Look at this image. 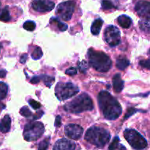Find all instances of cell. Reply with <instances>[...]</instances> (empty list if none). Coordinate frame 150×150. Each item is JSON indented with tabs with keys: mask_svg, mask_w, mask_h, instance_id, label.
I'll return each mask as SVG.
<instances>
[{
	"mask_svg": "<svg viewBox=\"0 0 150 150\" xmlns=\"http://www.w3.org/2000/svg\"><path fill=\"white\" fill-rule=\"evenodd\" d=\"M98 103L104 117L107 120H114L122 114L120 103L106 91H102L99 93Z\"/></svg>",
	"mask_w": 150,
	"mask_h": 150,
	"instance_id": "cell-1",
	"label": "cell"
},
{
	"mask_svg": "<svg viewBox=\"0 0 150 150\" xmlns=\"http://www.w3.org/2000/svg\"><path fill=\"white\" fill-rule=\"evenodd\" d=\"M88 57L89 64L97 71L102 73L108 72L112 66L111 59L103 51H98L93 48H89Z\"/></svg>",
	"mask_w": 150,
	"mask_h": 150,
	"instance_id": "cell-2",
	"label": "cell"
},
{
	"mask_svg": "<svg viewBox=\"0 0 150 150\" xmlns=\"http://www.w3.org/2000/svg\"><path fill=\"white\" fill-rule=\"evenodd\" d=\"M109 132L102 127L94 126L90 127L85 134V140L98 148H103L109 142Z\"/></svg>",
	"mask_w": 150,
	"mask_h": 150,
	"instance_id": "cell-3",
	"label": "cell"
},
{
	"mask_svg": "<svg viewBox=\"0 0 150 150\" xmlns=\"http://www.w3.org/2000/svg\"><path fill=\"white\" fill-rule=\"evenodd\" d=\"M94 108L93 102L90 97L86 93L76 97L75 99L67 103L64 108L66 111L73 114H79L86 111H92Z\"/></svg>",
	"mask_w": 150,
	"mask_h": 150,
	"instance_id": "cell-4",
	"label": "cell"
},
{
	"mask_svg": "<svg viewBox=\"0 0 150 150\" xmlns=\"http://www.w3.org/2000/svg\"><path fill=\"white\" fill-rule=\"evenodd\" d=\"M124 137L134 149L143 150L147 146L146 139L139 132L133 129H127L125 130Z\"/></svg>",
	"mask_w": 150,
	"mask_h": 150,
	"instance_id": "cell-5",
	"label": "cell"
},
{
	"mask_svg": "<svg viewBox=\"0 0 150 150\" xmlns=\"http://www.w3.org/2000/svg\"><path fill=\"white\" fill-rule=\"evenodd\" d=\"M44 131L45 128L42 123L39 122L28 123L23 130V138L27 142L37 141L42 136Z\"/></svg>",
	"mask_w": 150,
	"mask_h": 150,
	"instance_id": "cell-6",
	"label": "cell"
},
{
	"mask_svg": "<svg viewBox=\"0 0 150 150\" xmlns=\"http://www.w3.org/2000/svg\"><path fill=\"white\" fill-rule=\"evenodd\" d=\"M79 92V88L70 82H59L57 83L55 89L56 96L60 100L72 98Z\"/></svg>",
	"mask_w": 150,
	"mask_h": 150,
	"instance_id": "cell-7",
	"label": "cell"
},
{
	"mask_svg": "<svg viewBox=\"0 0 150 150\" xmlns=\"http://www.w3.org/2000/svg\"><path fill=\"white\" fill-rule=\"evenodd\" d=\"M76 9V2L74 0L62 2L57 6L56 14L62 20L68 21L73 17Z\"/></svg>",
	"mask_w": 150,
	"mask_h": 150,
	"instance_id": "cell-8",
	"label": "cell"
},
{
	"mask_svg": "<svg viewBox=\"0 0 150 150\" xmlns=\"http://www.w3.org/2000/svg\"><path fill=\"white\" fill-rule=\"evenodd\" d=\"M120 32L115 26H107L104 32V39L105 42L111 47L117 46L120 42Z\"/></svg>",
	"mask_w": 150,
	"mask_h": 150,
	"instance_id": "cell-9",
	"label": "cell"
},
{
	"mask_svg": "<svg viewBox=\"0 0 150 150\" xmlns=\"http://www.w3.org/2000/svg\"><path fill=\"white\" fill-rule=\"evenodd\" d=\"M31 7L37 13H48L55 7V2L53 0H32Z\"/></svg>",
	"mask_w": 150,
	"mask_h": 150,
	"instance_id": "cell-10",
	"label": "cell"
},
{
	"mask_svg": "<svg viewBox=\"0 0 150 150\" xmlns=\"http://www.w3.org/2000/svg\"><path fill=\"white\" fill-rule=\"evenodd\" d=\"M135 11L140 17L150 20V1L148 0H138L135 4Z\"/></svg>",
	"mask_w": 150,
	"mask_h": 150,
	"instance_id": "cell-11",
	"label": "cell"
},
{
	"mask_svg": "<svg viewBox=\"0 0 150 150\" xmlns=\"http://www.w3.org/2000/svg\"><path fill=\"white\" fill-rule=\"evenodd\" d=\"M83 129L79 125H67L64 128V133L66 136L73 140H79L83 134Z\"/></svg>",
	"mask_w": 150,
	"mask_h": 150,
	"instance_id": "cell-12",
	"label": "cell"
},
{
	"mask_svg": "<svg viewBox=\"0 0 150 150\" xmlns=\"http://www.w3.org/2000/svg\"><path fill=\"white\" fill-rule=\"evenodd\" d=\"M76 147V145L74 142L63 139L56 142L53 150H75Z\"/></svg>",
	"mask_w": 150,
	"mask_h": 150,
	"instance_id": "cell-13",
	"label": "cell"
},
{
	"mask_svg": "<svg viewBox=\"0 0 150 150\" xmlns=\"http://www.w3.org/2000/svg\"><path fill=\"white\" fill-rule=\"evenodd\" d=\"M11 127V119L10 116L5 115L0 120V132L2 133H7L10 130Z\"/></svg>",
	"mask_w": 150,
	"mask_h": 150,
	"instance_id": "cell-14",
	"label": "cell"
},
{
	"mask_svg": "<svg viewBox=\"0 0 150 150\" xmlns=\"http://www.w3.org/2000/svg\"><path fill=\"white\" fill-rule=\"evenodd\" d=\"M113 86L114 92L120 93L124 87V81L122 80L120 74H116L113 78Z\"/></svg>",
	"mask_w": 150,
	"mask_h": 150,
	"instance_id": "cell-15",
	"label": "cell"
},
{
	"mask_svg": "<svg viewBox=\"0 0 150 150\" xmlns=\"http://www.w3.org/2000/svg\"><path fill=\"white\" fill-rule=\"evenodd\" d=\"M117 22L120 26L125 29H128L132 25V19L126 15L119 16L117 18Z\"/></svg>",
	"mask_w": 150,
	"mask_h": 150,
	"instance_id": "cell-16",
	"label": "cell"
},
{
	"mask_svg": "<svg viewBox=\"0 0 150 150\" xmlns=\"http://www.w3.org/2000/svg\"><path fill=\"white\" fill-rule=\"evenodd\" d=\"M103 24V21L101 18H97L92 23V26H91V32L92 35H98L100 32L101 28H102Z\"/></svg>",
	"mask_w": 150,
	"mask_h": 150,
	"instance_id": "cell-17",
	"label": "cell"
},
{
	"mask_svg": "<svg viewBox=\"0 0 150 150\" xmlns=\"http://www.w3.org/2000/svg\"><path fill=\"white\" fill-rule=\"evenodd\" d=\"M129 64H130V61H129L125 57L120 56V57H119L118 58H117L116 66H117V68L120 69V70H125V69L128 67Z\"/></svg>",
	"mask_w": 150,
	"mask_h": 150,
	"instance_id": "cell-18",
	"label": "cell"
},
{
	"mask_svg": "<svg viewBox=\"0 0 150 150\" xmlns=\"http://www.w3.org/2000/svg\"><path fill=\"white\" fill-rule=\"evenodd\" d=\"M10 20H11V16H10V9L7 6H6L0 11V21L4 22H9L10 21Z\"/></svg>",
	"mask_w": 150,
	"mask_h": 150,
	"instance_id": "cell-19",
	"label": "cell"
},
{
	"mask_svg": "<svg viewBox=\"0 0 150 150\" xmlns=\"http://www.w3.org/2000/svg\"><path fill=\"white\" fill-rule=\"evenodd\" d=\"M50 23L57 25L58 29L61 32H64V31H66L67 29V25L60 21L59 19L57 18H51L50 19Z\"/></svg>",
	"mask_w": 150,
	"mask_h": 150,
	"instance_id": "cell-20",
	"label": "cell"
},
{
	"mask_svg": "<svg viewBox=\"0 0 150 150\" xmlns=\"http://www.w3.org/2000/svg\"><path fill=\"white\" fill-rule=\"evenodd\" d=\"M119 148H120L121 150H126V148L124 146L120 144V138L118 136H115L114 140L112 141V142L110 144L108 149H109V150H116L119 149Z\"/></svg>",
	"mask_w": 150,
	"mask_h": 150,
	"instance_id": "cell-21",
	"label": "cell"
},
{
	"mask_svg": "<svg viewBox=\"0 0 150 150\" xmlns=\"http://www.w3.org/2000/svg\"><path fill=\"white\" fill-rule=\"evenodd\" d=\"M139 27L141 30L146 33L150 34V20L148 19H144L139 21Z\"/></svg>",
	"mask_w": 150,
	"mask_h": 150,
	"instance_id": "cell-22",
	"label": "cell"
},
{
	"mask_svg": "<svg viewBox=\"0 0 150 150\" xmlns=\"http://www.w3.org/2000/svg\"><path fill=\"white\" fill-rule=\"evenodd\" d=\"M8 92V86L4 82H0V100L5 99Z\"/></svg>",
	"mask_w": 150,
	"mask_h": 150,
	"instance_id": "cell-23",
	"label": "cell"
},
{
	"mask_svg": "<svg viewBox=\"0 0 150 150\" xmlns=\"http://www.w3.org/2000/svg\"><path fill=\"white\" fill-rule=\"evenodd\" d=\"M101 5H102L103 10H112V9L117 8L111 0H102L101 1Z\"/></svg>",
	"mask_w": 150,
	"mask_h": 150,
	"instance_id": "cell-24",
	"label": "cell"
},
{
	"mask_svg": "<svg viewBox=\"0 0 150 150\" xmlns=\"http://www.w3.org/2000/svg\"><path fill=\"white\" fill-rule=\"evenodd\" d=\"M40 79H42L44 81L45 84L48 87H51V86L52 85V83H54V78L51 77V76H45V75H42V76H40Z\"/></svg>",
	"mask_w": 150,
	"mask_h": 150,
	"instance_id": "cell-25",
	"label": "cell"
},
{
	"mask_svg": "<svg viewBox=\"0 0 150 150\" xmlns=\"http://www.w3.org/2000/svg\"><path fill=\"white\" fill-rule=\"evenodd\" d=\"M50 137L45 138V139L42 141L39 144V146H38V150H47L49 146L50 142Z\"/></svg>",
	"mask_w": 150,
	"mask_h": 150,
	"instance_id": "cell-26",
	"label": "cell"
},
{
	"mask_svg": "<svg viewBox=\"0 0 150 150\" xmlns=\"http://www.w3.org/2000/svg\"><path fill=\"white\" fill-rule=\"evenodd\" d=\"M23 29H25L26 30L32 32V31L35 30V27H36V24H35V22L32 21H26L23 23Z\"/></svg>",
	"mask_w": 150,
	"mask_h": 150,
	"instance_id": "cell-27",
	"label": "cell"
},
{
	"mask_svg": "<svg viewBox=\"0 0 150 150\" xmlns=\"http://www.w3.org/2000/svg\"><path fill=\"white\" fill-rule=\"evenodd\" d=\"M42 52L41 48H39V47H36L32 54V59L36 60L39 59H40L41 57H42Z\"/></svg>",
	"mask_w": 150,
	"mask_h": 150,
	"instance_id": "cell-28",
	"label": "cell"
},
{
	"mask_svg": "<svg viewBox=\"0 0 150 150\" xmlns=\"http://www.w3.org/2000/svg\"><path fill=\"white\" fill-rule=\"evenodd\" d=\"M20 114L22 116H23V117H26V118H29V117H31L32 116V113L31 112L30 110L26 106H23V108H21Z\"/></svg>",
	"mask_w": 150,
	"mask_h": 150,
	"instance_id": "cell-29",
	"label": "cell"
},
{
	"mask_svg": "<svg viewBox=\"0 0 150 150\" xmlns=\"http://www.w3.org/2000/svg\"><path fill=\"white\" fill-rule=\"evenodd\" d=\"M139 64L144 68L150 70V60L149 59H144L139 62Z\"/></svg>",
	"mask_w": 150,
	"mask_h": 150,
	"instance_id": "cell-30",
	"label": "cell"
},
{
	"mask_svg": "<svg viewBox=\"0 0 150 150\" xmlns=\"http://www.w3.org/2000/svg\"><path fill=\"white\" fill-rule=\"evenodd\" d=\"M29 105H30L31 106H32V108H33L34 109H35V110L39 109V108H40V106H41V105H40V103L37 102L36 100H32V99L29 100Z\"/></svg>",
	"mask_w": 150,
	"mask_h": 150,
	"instance_id": "cell-31",
	"label": "cell"
},
{
	"mask_svg": "<svg viewBox=\"0 0 150 150\" xmlns=\"http://www.w3.org/2000/svg\"><path fill=\"white\" fill-rule=\"evenodd\" d=\"M79 69H80V71L82 73H86V70H87V64H86V62L82 61L81 63L79 64Z\"/></svg>",
	"mask_w": 150,
	"mask_h": 150,
	"instance_id": "cell-32",
	"label": "cell"
},
{
	"mask_svg": "<svg viewBox=\"0 0 150 150\" xmlns=\"http://www.w3.org/2000/svg\"><path fill=\"white\" fill-rule=\"evenodd\" d=\"M65 73L67 75H69V76H75V75L77 73V70L75 67H70V68H68L65 71Z\"/></svg>",
	"mask_w": 150,
	"mask_h": 150,
	"instance_id": "cell-33",
	"label": "cell"
},
{
	"mask_svg": "<svg viewBox=\"0 0 150 150\" xmlns=\"http://www.w3.org/2000/svg\"><path fill=\"white\" fill-rule=\"evenodd\" d=\"M136 111V110L134 109V108H129V109L127 110V114H126L125 116V119H127V117H130L131 115H133V114H134Z\"/></svg>",
	"mask_w": 150,
	"mask_h": 150,
	"instance_id": "cell-34",
	"label": "cell"
},
{
	"mask_svg": "<svg viewBox=\"0 0 150 150\" xmlns=\"http://www.w3.org/2000/svg\"><path fill=\"white\" fill-rule=\"evenodd\" d=\"M40 81V76H33V77L31 79L30 82L32 83H35V84H36V83H39Z\"/></svg>",
	"mask_w": 150,
	"mask_h": 150,
	"instance_id": "cell-35",
	"label": "cell"
},
{
	"mask_svg": "<svg viewBox=\"0 0 150 150\" xmlns=\"http://www.w3.org/2000/svg\"><path fill=\"white\" fill-rule=\"evenodd\" d=\"M60 125H61V117H60V116H57L56 117L55 126L56 127H60Z\"/></svg>",
	"mask_w": 150,
	"mask_h": 150,
	"instance_id": "cell-36",
	"label": "cell"
},
{
	"mask_svg": "<svg viewBox=\"0 0 150 150\" xmlns=\"http://www.w3.org/2000/svg\"><path fill=\"white\" fill-rule=\"evenodd\" d=\"M26 59H27V54H23V55L21 56V57L20 62H21L23 63H23L26 62Z\"/></svg>",
	"mask_w": 150,
	"mask_h": 150,
	"instance_id": "cell-37",
	"label": "cell"
},
{
	"mask_svg": "<svg viewBox=\"0 0 150 150\" xmlns=\"http://www.w3.org/2000/svg\"><path fill=\"white\" fill-rule=\"evenodd\" d=\"M6 75V71L4 70H0V78L4 77Z\"/></svg>",
	"mask_w": 150,
	"mask_h": 150,
	"instance_id": "cell-38",
	"label": "cell"
},
{
	"mask_svg": "<svg viewBox=\"0 0 150 150\" xmlns=\"http://www.w3.org/2000/svg\"><path fill=\"white\" fill-rule=\"evenodd\" d=\"M5 105H4V103H2L1 102H0V111H1L2 109H4V108H5Z\"/></svg>",
	"mask_w": 150,
	"mask_h": 150,
	"instance_id": "cell-39",
	"label": "cell"
},
{
	"mask_svg": "<svg viewBox=\"0 0 150 150\" xmlns=\"http://www.w3.org/2000/svg\"><path fill=\"white\" fill-rule=\"evenodd\" d=\"M1 1H0V11H1Z\"/></svg>",
	"mask_w": 150,
	"mask_h": 150,
	"instance_id": "cell-40",
	"label": "cell"
},
{
	"mask_svg": "<svg viewBox=\"0 0 150 150\" xmlns=\"http://www.w3.org/2000/svg\"><path fill=\"white\" fill-rule=\"evenodd\" d=\"M1 45L0 44V52H1Z\"/></svg>",
	"mask_w": 150,
	"mask_h": 150,
	"instance_id": "cell-41",
	"label": "cell"
},
{
	"mask_svg": "<svg viewBox=\"0 0 150 150\" xmlns=\"http://www.w3.org/2000/svg\"><path fill=\"white\" fill-rule=\"evenodd\" d=\"M149 52H150V50H149Z\"/></svg>",
	"mask_w": 150,
	"mask_h": 150,
	"instance_id": "cell-42",
	"label": "cell"
}]
</instances>
